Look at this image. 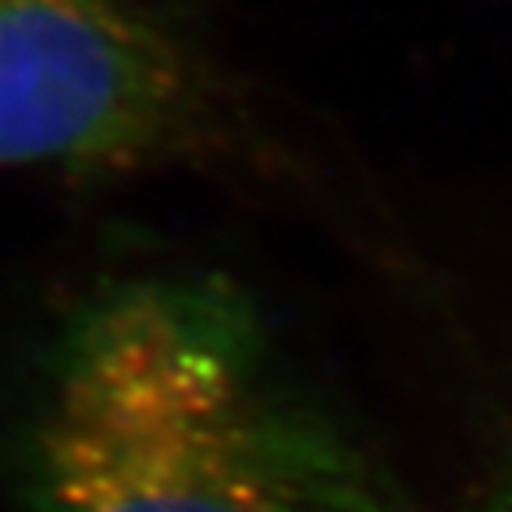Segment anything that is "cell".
I'll list each match as a JSON object with an SVG mask.
<instances>
[{"instance_id":"1","label":"cell","mask_w":512,"mask_h":512,"mask_svg":"<svg viewBox=\"0 0 512 512\" xmlns=\"http://www.w3.org/2000/svg\"><path fill=\"white\" fill-rule=\"evenodd\" d=\"M36 512H413L299 388L235 281L114 278L64 320L29 434Z\"/></svg>"},{"instance_id":"2","label":"cell","mask_w":512,"mask_h":512,"mask_svg":"<svg viewBox=\"0 0 512 512\" xmlns=\"http://www.w3.org/2000/svg\"><path fill=\"white\" fill-rule=\"evenodd\" d=\"M210 125L203 64L136 0H0V168H125Z\"/></svg>"},{"instance_id":"3","label":"cell","mask_w":512,"mask_h":512,"mask_svg":"<svg viewBox=\"0 0 512 512\" xmlns=\"http://www.w3.org/2000/svg\"><path fill=\"white\" fill-rule=\"evenodd\" d=\"M463 512H512V459H505L502 470L488 477V484L470 498Z\"/></svg>"}]
</instances>
